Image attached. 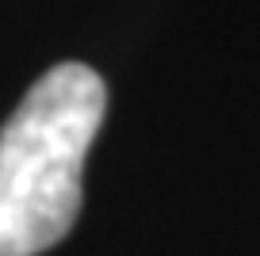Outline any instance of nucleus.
I'll list each match as a JSON object with an SVG mask.
<instances>
[{
    "label": "nucleus",
    "instance_id": "obj_1",
    "mask_svg": "<svg viewBox=\"0 0 260 256\" xmlns=\"http://www.w3.org/2000/svg\"><path fill=\"white\" fill-rule=\"evenodd\" d=\"M104 107V80L81 61L54 65L19 100L0 130V256H39L69 237Z\"/></svg>",
    "mask_w": 260,
    "mask_h": 256
}]
</instances>
